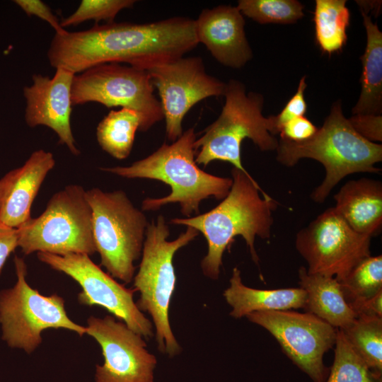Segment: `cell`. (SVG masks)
<instances>
[{
    "mask_svg": "<svg viewBox=\"0 0 382 382\" xmlns=\"http://www.w3.org/2000/svg\"><path fill=\"white\" fill-rule=\"evenodd\" d=\"M199 44L195 20L173 17L149 23H107L86 30L54 34L50 65L75 74L103 64L149 69L183 57Z\"/></svg>",
    "mask_w": 382,
    "mask_h": 382,
    "instance_id": "obj_1",
    "label": "cell"
},
{
    "mask_svg": "<svg viewBox=\"0 0 382 382\" xmlns=\"http://www.w3.org/2000/svg\"><path fill=\"white\" fill-rule=\"evenodd\" d=\"M231 175L230 191L216 207L195 216L170 221L173 224L192 227L204 235L208 250L201 267L204 274L212 279H218L223 254L238 236L243 238L253 261L258 263L255 238L267 239L271 236L272 212L277 204L250 174L233 168Z\"/></svg>",
    "mask_w": 382,
    "mask_h": 382,
    "instance_id": "obj_2",
    "label": "cell"
},
{
    "mask_svg": "<svg viewBox=\"0 0 382 382\" xmlns=\"http://www.w3.org/2000/svg\"><path fill=\"white\" fill-rule=\"evenodd\" d=\"M193 127L183 133L171 144H163L146 158L129 166L101 168L125 178H146L160 180L170 185V193L161 198H146L143 210H157L163 205L178 203L186 216L199 214L200 202L207 198L223 199L231 187V178L218 177L204 172L195 161Z\"/></svg>",
    "mask_w": 382,
    "mask_h": 382,
    "instance_id": "obj_3",
    "label": "cell"
},
{
    "mask_svg": "<svg viewBox=\"0 0 382 382\" xmlns=\"http://www.w3.org/2000/svg\"><path fill=\"white\" fill-rule=\"evenodd\" d=\"M277 161L292 167L302 158H311L325 168L323 182L312 192L316 203H323L345 177L357 173H379L375 165L382 161V145L371 142L353 129L335 102L323 126L309 139L300 142L280 138Z\"/></svg>",
    "mask_w": 382,
    "mask_h": 382,
    "instance_id": "obj_4",
    "label": "cell"
},
{
    "mask_svg": "<svg viewBox=\"0 0 382 382\" xmlns=\"http://www.w3.org/2000/svg\"><path fill=\"white\" fill-rule=\"evenodd\" d=\"M199 232L187 227L176 239L168 241L169 228L164 217L149 224L141 253V260L134 277V289L140 293L136 305L152 318L158 349L170 357L181 348L171 330L169 320L170 300L175 288L176 276L173 263L175 253L192 241Z\"/></svg>",
    "mask_w": 382,
    "mask_h": 382,
    "instance_id": "obj_5",
    "label": "cell"
},
{
    "mask_svg": "<svg viewBox=\"0 0 382 382\" xmlns=\"http://www.w3.org/2000/svg\"><path fill=\"white\" fill-rule=\"evenodd\" d=\"M225 103L219 117L194 143L197 164L213 161L228 162L246 174L242 165L241 146L249 139L262 151H275L278 139L270 132L269 121L262 113L264 98L260 93H246L243 83L230 80L226 86Z\"/></svg>",
    "mask_w": 382,
    "mask_h": 382,
    "instance_id": "obj_6",
    "label": "cell"
},
{
    "mask_svg": "<svg viewBox=\"0 0 382 382\" xmlns=\"http://www.w3.org/2000/svg\"><path fill=\"white\" fill-rule=\"evenodd\" d=\"M92 211L93 234L101 265L125 283L134 277V262L142 253L149 225L146 216L122 190H86Z\"/></svg>",
    "mask_w": 382,
    "mask_h": 382,
    "instance_id": "obj_7",
    "label": "cell"
},
{
    "mask_svg": "<svg viewBox=\"0 0 382 382\" xmlns=\"http://www.w3.org/2000/svg\"><path fill=\"white\" fill-rule=\"evenodd\" d=\"M18 247L25 255L35 252L57 255L96 252L92 211L86 190L69 185L48 201L45 211L16 229Z\"/></svg>",
    "mask_w": 382,
    "mask_h": 382,
    "instance_id": "obj_8",
    "label": "cell"
},
{
    "mask_svg": "<svg viewBox=\"0 0 382 382\" xmlns=\"http://www.w3.org/2000/svg\"><path fill=\"white\" fill-rule=\"evenodd\" d=\"M14 265L15 285L0 291L1 339L9 347L31 354L41 345V333L47 329H66L80 337L86 334L85 326L69 318L63 297L56 293L44 296L28 284L22 257L16 255Z\"/></svg>",
    "mask_w": 382,
    "mask_h": 382,
    "instance_id": "obj_9",
    "label": "cell"
},
{
    "mask_svg": "<svg viewBox=\"0 0 382 382\" xmlns=\"http://www.w3.org/2000/svg\"><path fill=\"white\" fill-rule=\"evenodd\" d=\"M89 102L137 111L141 117V132L163 119L148 71L129 65L103 64L75 74L71 86L72 105Z\"/></svg>",
    "mask_w": 382,
    "mask_h": 382,
    "instance_id": "obj_10",
    "label": "cell"
},
{
    "mask_svg": "<svg viewBox=\"0 0 382 382\" xmlns=\"http://www.w3.org/2000/svg\"><path fill=\"white\" fill-rule=\"evenodd\" d=\"M371 238L354 231L330 207L297 233L295 246L307 262L308 273L340 281L371 255Z\"/></svg>",
    "mask_w": 382,
    "mask_h": 382,
    "instance_id": "obj_11",
    "label": "cell"
},
{
    "mask_svg": "<svg viewBox=\"0 0 382 382\" xmlns=\"http://www.w3.org/2000/svg\"><path fill=\"white\" fill-rule=\"evenodd\" d=\"M245 317L267 330L313 382L325 381L330 369L323 357L335 345L338 329L311 313L292 310L255 311Z\"/></svg>",
    "mask_w": 382,
    "mask_h": 382,
    "instance_id": "obj_12",
    "label": "cell"
},
{
    "mask_svg": "<svg viewBox=\"0 0 382 382\" xmlns=\"http://www.w3.org/2000/svg\"><path fill=\"white\" fill-rule=\"evenodd\" d=\"M37 257L80 285L81 291L77 296L80 304L103 307L143 337L149 339L154 336L152 322L134 301L133 296L137 291L118 283L94 263L89 255L82 253L57 255L38 252Z\"/></svg>",
    "mask_w": 382,
    "mask_h": 382,
    "instance_id": "obj_13",
    "label": "cell"
},
{
    "mask_svg": "<svg viewBox=\"0 0 382 382\" xmlns=\"http://www.w3.org/2000/svg\"><path fill=\"white\" fill-rule=\"evenodd\" d=\"M147 71L158 90L166 134L172 141L183 134V120L192 107L225 93L226 83L209 75L199 57H183Z\"/></svg>",
    "mask_w": 382,
    "mask_h": 382,
    "instance_id": "obj_14",
    "label": "cell"
},
{
    "mask_svg": "<svg viewBox=\"0 0 382 382\" xmlns=\"http://www.w3.org/2000/svg\"><path fill=\"white\" fill-rule=\"evenodd\" d=\"M86 328L100 346L104 358L103 365H96V382H154L157 360L141 335L112 316H91Z\"/></svg>",
    "mask_w": 382,
    "mask_h": 382,
    "instance_id": "obj_15",
    "label": "cell"
},
{
    "mask_svg": "<svg viewBox=\"0 0 382 382\" xmlns=\"http://www.w3.org/2000/svg\"><path fill=\"white\" fill-rule=\"evenodd\" d=\"M75 74L57 68L52 78L34 74L33 83L23 88L25 120L30 127L46 126L74 156L80 154L71 127V86Z\"/></svg>",
    "mask_w": 382,
    "mask_h": 382,
    "instance_id": "obj_16",
    "label": "cell"
},
{
    "mask_svg": "<svg viewBox=\"0 0 382 382\" xmlns=\"http://www.w3.org/2000/svg\"><path fill=\"white\" fill-rule=\"evenodd\" d=\"M244 27L243 15L231 6L205 8L195 20L199 43L219 63L233 69L243 67L253 57Z\"/></svg>",
    "mask_w": 382,
    "mask_h": 382,
    "instance_id": "obj_17",
    "label": "cell"
},
{
    "mask_svg": "<svg viewBox=\"0 0 382 382\" xmlns=\"http://www.w3.org/2000/svg\"><path fill=\"white\" fill-rule=\"evenodd\" d=\"M54 165L51 152L36 150L22 166L0 179V225L17 229L31 218L34 199Z\"/></svg>",
    "mask_w": 382,
    "mask_h": 382,
    "instance_id": "obj_18",
    "label": "cell"
},
{
    "mask_svg": "<svg viewBox=\"0 0 382 382\" xmlns=\"http://www.w3.org/2000/svg\"><path fill=\"white\" fill-rule=\"evenodd\" d=\"M334 209L356 232L369 237L382 226V183L362 178L347 182L335 195Z\"/></svg>",
    "mask_w": 382,
    "mask_h": 382,
    "instance_id": "obj_19",
    "label": "cell"
},
{
    "mask_svg": "<svg viewBox=\"0 0 382 382\" xmlns=\"http://www.w3.org/2000/svg\"><path fill=\"white\" fill-rule=\"evenodd\" d=\"M230 285L224 296L231 307V316L241 318L248 314L262 311H282L304 308L306 291L301 287L276 289H257L245 286L241 272L234 267Z\"/></svg>",
    "mask_w": 382,
    "mask_h": 382,
    "instance_id": "obj_20",
    "label": "cell"
},
{
    "mask_svg": "<svg viewBox=\"0 0 382 382\" xmlns=\"http://www.w3.org/2000/svg\"><path fill=\"white\" fill-rule=\"evenodd\" d=\"M299 287L306 294L304 309L329 323L343 330L357 318L345 299L338 280L333 277L310 274L301 267L299 270Z\"/></svg>",
    "mask_w": 382,
    "mask_h": 382,
    "instance_id": "obj_21",
    "label": "cell"
},
{
    "mask_svg": "<svg viewBox=\"0 0 382 382\" xmlns=\"http://www.w3.org/2000/svg\"><path fill=\"white\" fill-rule=\"evenodd\" d=\"M366 32V46L361 57V90L353 115H381L382 112V33L369 14L361 12Z\"/></svg>",
    "mask_w": 382,
    "mask_h": 382,
    "instance_id": "obj_22",
    "label": "cell"
},
{
    "mask_svg": "<svg viewBox=\"0 0 382 382\" xmlns=\"http://www.w3.org/2000/svg\"><path fill=\"white\" fill-rule=\"evenodd\" d=\"M141 117L135 110L126 108L111 110L97 127V141L111 156L125 159L130 154L136 132L141 131Z\"/></svg>",
    "mask_w": 382,
    "mask_h": 382,
    "instance_id": "obj_23",
    "label": "cell"
},
{
    "mask_svg": "<svg viewBox=\"0 0 382 382\" xmlns=\"http://www.w3.org/2000/svg\"><path fill=\"white\" fill-rule=\"evenodd\" d=\"M345 0H316L313 21L317 44L324 53L340 51L346 44L350 12Z\"/></svg>",
    "mask_w": 382,
    "mask_h": 382,
    "instance_id": "obj_24",
    "label": "cell"
},
{
    "mask_svg": "<svg viewBox=\"0 0 382 382\" xmlns=\"http://www.w3.org/2000/svg\"><path fill=\"white\" fill-rule=\"evenodd\" d=\"M354 352L378 377L382 376V318L357 316L341 330Z\"/></svg>",
    "mask_w": 382,
    "mask_h": 382,
    "instance_id": "obj_25",
    "label": "cell"
},
{
    "mask_svg": "<svg viewBox=\"0 0 382 382\" xmlns=\"http://www.w3.org/2000/svg\"><path fill=\"white\" fill-rule=\"evenodd\" d=\"M338 282L348 304L373 297L382 291V255L365 257Z\"/></svg>",
    "mask_w": 382,
    "mask_h": 382,
    "instance_id": "obj_26",
    "label": "cell"
},
{
    "mask_svg": "<svg viewBox=\"0 0 382 382\" xmlns=\"http://www.w3.org/2000/svg\"><path fill=\"white\" fill-rule=\"evenodd\" d=\"M335 346L334 361L325 382H382L354 352L340 329Z\"/></svg>",
    "mask_w": 382,
    "mask_h": 382,
    "instance_id": "obj_27",
    "label": "cell"
},
{
    "mask_svg": "<svg viewBox=\"0 0 382 382\" xmlns=\"http://www.w3.org/2000/svg\"><path fill=\"white\" fill-rule=\"evenodd\" d=\"M243 15L261 23H294L303 16V6L296 0H239Z\"/></svg>",
    "mask_w": 382,
    "mask_h": 382,
    "instance_id": "obj_28",
    "label": "cell"
},
{
    "mask_svg": "<svg viewBox=\"0 0 382 382\" xmlns=\"http://www.w3.org/2000/svg\"><path fill=\"white\" fill-rule=\"evenodd\" d=\"M135 2L134 0H83L72 14L61 21V26L64 29L90 20L112 23L120 11L132 8Z\"/></svg>",
    "mask_w": 382,
    "mask_h": 382,
    "instance_id": "obj_29",
    "label": "cell"
},
{
    "mask_svg": "<svg viewBox=\"0 0 382 382\" xmlns=\"http://www.w3.org/2000/svg\"><path fill=\"white\" fill-rule=\"evenodd\" d=\"M306 79V76L301 79L296 92L289 100L282 111L277 115L267 117L270 132L272 135L279 134L282 127L289 120L305 116L307 111V104L304 97V91L307 86Z\"/></svg>",
    "mask_w": 382,
    "mask_h": 382,
    "instance_id": "obj_30",
    "label": "cell"
},
{
    "mask_svg": "<svg viewBox=\"0 0 382 382\" xmlns=\"http://www.w3.org/2000/svg\"><path fill=\"white\" fill-rule=\"evenodd\" d=\"M348 120L356 132L363 138L374 143L382 141L381 115H353Z\"/></svg>",
    "mask_w": 382,
    "mask_h": 382,
    "instance_id": "obj_31",
    "label": "cell"
},
{
    "mask_svg": "<svg viewBox=\"0 0 382 382\" xmlns=\"http://www.w3.org/2000/svg\"><path fill=\"white\" fill-rule=\"evenodd\" d=\"M318 128L306 117L294 118L286 122L279 133L280 138L295 142L309 139L317 132Z\"/></svg>",
    "mask_w": 382,
    "mask_h": 382,
    "instance_id": "obj_32",
    "label": "cell"
},
{
    "mask_svg": "<svg viewBox=\"0 0 382 382\" xmlns=\"http://www.w3.org/2000/svg\"><path fill=\"white\" fill-rule=\"evenodd\" d=\"M14 3L28 16H35L49 23L55 30V34H62L66 31L61 26V21L43 1L40 0H15Z\"/></svg>",
    "mask_w": 382,
    "mask_h": 382,
    "instance_id": "obj_33",
    "label": "cell"
},
{
    "mask_svg": "<svg viewBox=\"0 0 382 382\" xmlns=\"http://www.w3.org/2000/svg\"><path fill=\"white\" fill-rule=\"evenodd\" d=\"M349 306L356 316L382 318V291L371 298L349 303Z\"/></svg>",
    "mask_w": 382,
    "mask_h": 382,
    "instance_id": "obj_34",
    "label": "cell"
},
{
    "mask_svg": "<svg viewBox=\"0 0 382 382\" xmlns=\"http://www.w3.org/2000/svg\"><path fill=\"white\" fill-rule=\"evenodd\" d=\"M17 247V230L0 225V274L6 260Z\"/></svg>",
    "mask_w": 382,
    "mask_h": 382,
    "instance_id": "obj_35",
    "label": "cell"
},
{
    "mask_svg": "<svg viewBox=\"0 0 382 382\" xmlns=\"http://www.w3.org/2000/svg\"><path fill=\"white\" fill-rule=\"evenodd\" d=\"M361 12L371 14L377 16L380 13L381 8V1H356Z\"/></svg>",
    "mask_w": 382,
    "mask_h": 382,
    "instance_id": "obj_36",
    "label": "cell"
}]
</instances>
